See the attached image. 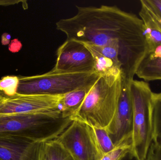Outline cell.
I'll return each instance as SVG.
<instances>
[{
    "label": "cell",
    "instance_id": "6da1fadb",
    "mask_svg": "<svg viewBox=\"0 0 161 160\" xmlns=\"http://www.w3.org/2000/svg\"><path fill=\"white\" fill-rule=\"evenodd\" d=\"M76 8L77 13L58 20L56 29L67 39L113 50L122 65V79L134 80L139 65L148 54L141 18L116 6Z\"/></svg>",
    "mask_w": 161,
    "mask_h": 160
},
{
    "label": "cell",
    "instance_id": "7a4b0ae2",
    "mask_svg": "<svg viewBox=\"0 0 161 160\" xmlns=\"http://www.w3.org/2000/svg\"><path fill=\"white\" fill-rule=\"evenodd\" d=\"M72 122L59 110L38 113L0 115V136L46 142L56 140Z\"/></svg>",
    "mask_w": 161,
    "mask_h": 160
},
{
    "label": "cell",
    "instance_id": "3957f363",
    "mask_svg": "<svg viewBox=\"0 0 161 160\" xmlns=\"http://www.w3.org/2000/svg\"><path fill=\"white\" fill-rule=\"evenodd\" d=\"M122 86V77L113 84L108 83L99 77L71 120L107 128L117 110Z\"/></svg>",
    "mask_w": 161,
    "mask_h": 160
},
{
    "label": "cell",
    "instance_id": "277c9868",
    "mask_svg": "<svg viewBox=\"0 0 161 160\" xmlns=\"http://www.w3.org/2000/svg\"><path fill=\"white\" fill-rule=\"evenodd\" d=\"M130 91L133 110L131 151L138 160H146L151 144L154 142L153 92L144 81L132 80Z\"/></svg>",
    "mask_w": 161,
    "mask_h": 160
},
{
    "label": "cell",
    "instance_id": "5b68a950",
    "mask_svg": "<svg viewBox=\"0 0 161 160\" xmlns=\"http://www.w3.org/2000/svg\"><path fill=\"white\" fill-rule=\"evenodd\" d=\"M99 76L94 72H68L52 69L32 76H19L17 94L23 95H64L94 84Z\"/></svg>",
    "mask_w": 161,
    "mask_h": 160
},
{
    "label": "cell",
    "instance_id": "8992f818",
    "mask_svg": "<svg viewBox=\"0 0 161 160\" xmlns=\"http://www.w3.org/2000/svg\"><path fill=\"white\" fill-rule=\"evenodd\" d=\"M75 160H99L100 157L87 124L72 121L56 139Z\"/></svg>",
    "mask_w": 161,
    "mask_h": 160
},
{
    "label": "cell",
    "instance_id": "52a82bcc",
    "mask_svg": "<svg viewBox=\"0 0 161 160\" xmlns=\"http://www.w3.org/2000/svg\"><path fill=\"white\" fill-rule=\"evenodd\" d=\"M63 95H23L6 96L0 103V115L38 113L59 110Z\"/></svg>",
    "mask_w": 161,
    "mask_h": 160
},
{
    "label": "cell",
    "instance_id": "ba28073f",
    "mask_svg": "<svg viewBox=\"0 0 161 160\" xmlns=\"http://www.w3.org/2000/svg\"><path fill=\"white\" fill-rule=\"evenodd\" d=\"M130 81L122 79V91L115 114L106 129L114 146L131 141L133 110L130 91Z\"/></svg>",
    "mask_w": 161,
    "mask_h": 160
},
{
    "label": "cell",
    "instance_id": "9c48e42d",
    "mask_svg": "<svg viewBox=\"0 0 161 160\" xmlns=\"http://www.w3.org/2000/svg\"><path fill=\"white\" fill-rule=\"evenodd\" d=\"M56 56V62L53 68L55 70L68 72H94L92 56L80 42L66 39L58 49Z\"/></svg>",
    "mask_w": 161,
    "mask_h": 160
},
{
    "label": "cell",
    "instance_id": "30bf717a",
    "mask_svg": "<svg viewBox=\"0 0 161 160\" xmlns=\"http://www.w3.org/2000/svg\"><path fill=\"white\" fill-rule=\"evenodd\" d=\"M44 143L20 137L0 136V160H41Z\"/></svg>",
    "mask_w": 161,
    "mask_h": 160
},
{
    "label": "cell",
    "instance_id": "8fae6325",
    "mask_svg": "<svg viewBox=\"0 0 161 160\" xmlns=\"http://www.w3.org/2000/svg\"><path fill=\"white\" fill-rule=\"evenodd\" d=\"M80 43L91 52L93 59L94 71L99 77L108 83L113 84L122 77L121 69L112 59L100 53L91 43Z\"/></svg>",
    "mask_w": 161,
    "mask_h": 160
},
{
    "label": "cell",
    "instance_id": "7c38bea8",
    "mask_svg": "<svg viewBox=\"0 0 161 160\" xmlns=\"http://www.w3.org/2000/svg\"><path fill=\"white\" fill-rule=\"evenodd\" d=\"M94 84L78 88L63 95L58 109L63 117L70 118L75 114Z\"/></svg>",
    "mask_w": 161,
    "mask_h": 160
},
{
    "label": "cell",
    "instance_id": "4fadbf2b",
    "mask_svg": "<svg viewBox=\"0 0 161 160\" xmlns=\"http://www.w3.org/2000/svg\"><path fill=\"white\" fill-rule=\"evenodd\" d=\"M139 16L142 21L143 33L148 48V54L161 44V31L155 25L145 10L141 7Z\"/></svg>",
    "mask_w": 161,
    "mask_h": 160
},
{
    "label": "cell",
    "instance_id": "5bb4252c",
    "mask_svg": "<svg viewBox=\"0 0 161 160\" xmlns=\"http://www.w3.org/2000/svg\"><path fill=\"white\" fill-rule=\"evenodd\" d=\"M136 75L147 82L161 80V58L146 56L139 65Z\"/></svg>",
    "mask_w": 161,
    "mask_h": 160
},
{
    "label": "cell",
    "instance_id": "9a60e30c",
    "mask_svg": "<svg viewBox=\"0 0 161 160\" xmlns=\"http://www.w3.org/2000/svg\"><path fill=\"white\" fill-rule=\"evenodd\" d=\"M89 127L91 136L101 157L114 149L115 146L106 129L90 126Z\"/></svg>",
    "mask_w": 161,
    "mask_h": 160
},
{
    "label": "cell",
    "instance_id": "2e32d148",
    "mask_svg": "<svg viewBox=\"0 0 161 160\" xmlns=\"http://www.w3.org/2000/svg\"><path fill=\"white\" fill-rule=\"evenodd\" d=\"M43 152L48 160H75L69 152L56 140L44 143Z\"/></svg>",
    "mask_w": 161,
    "mask_h": 160
},
{
    "label": "cell",
    "instance_id": "e0dca14e",
    "mask_svg": "<svg viewBox=\"0 0 161 160\" xmlns=\"http://www.w3.org/2000/svg\"><path fill=\"white\" fill-rule=\"evenodd\" d=\"M153 106L154 142L161 141V93H153Z\"/></svg>",
    "mask_w": 161,
    "mask_h": 160
},
{
    "label": "cell",
    "instance_id": "ac0fdd59",
    "mask_svg": "<svg viewBox=\"0 0 161 160\" xmlns=\"http://www.w3.org/2000/svg\"><path fill=\"white\" fill-rule=\"evenodd\" d=\"M131 151V141L115 146L113 149L101 157L99 160H123Z\"/></svg>",
    "mask_w": 161,
    "mask_h": 160
},
{
    "label": "cell",
    "instance_id": "d6986e66",
    "mask_svg": "<svg viewBox=\"0 0 161 160\" xmlns=\"http://www.w3.org/2000/svg\"><path fill=\"white\" fill-rule=\"evenodd\" d=\"M19 84V77L7 76L0 80V91L6 96H12L17 94Z\"/></svg>",
    "mask_w": 161,
    "mask_h": 160
},
{
    "label": "cell",
    "instance_id": "ffe728a7",
    "mask_svg": "<svg viewBox=\"0 0 161 160\" xmlns=\"http://www.w3.org/2000/svg\"><path fill=\"white\" fill-rule=\"evenodd\" d=\"M141 7L142 8L145 10L147 15L153 21L157 27L161 31V18L146 3L145 0H142L140 1Z\"/></svg>",
    "mask_w": 161,
    "mask_h": 160
},
{
    "label": "cell",
    "instance_id": "44dd1931",
    "mask_svg": "<svg viewBox=\"0 0 161 160\" xmlns=\"http://www.w3.org/2000/svg\"><path fill=\"white\" fill-rule=\"evenodd\" d=\"M146 160H161V141L151 144Z\"/></svg>",
    "mask_w": 161,
    "mask_h": 160
},
{
    "label": "cell",
    "instance_id": "7402d4cb",
    "mask_svg": "<svg viewBox=\"0 0 161 160\" xmlns=\"http://www.w3.org/2000/svg\"><path fill=\"white\" fill-rule=\"evenodd\" d=\"M145 2L161 18V0H145Z\"/></svg>",
    "mask_w": 161,
    "mask_h": 160
},
{
    "label": "cell",
    "instance_id": "603a6c76",
    "mask_svg": "<svg viewBox=\"0 0 161 160\" xmlns=\"http://www.w3.org/2000/svg\"><path fill=\"white\" fill-rule=\"evenodd\" d=\"M22 46L21 42L17 39H15L10 41L8 45V50L11 53H15L19 52L21 49Z\"/></svg>",
    "mask_w": 161,
    "mask_h": 160
},
{
    "label": "cell",
    "instance_id": "cb8c5ba5",
    "mask_svg": "<svg viewBox=\"0 0 161 160\" xmlns=\"http://www.w3.org/2000/svg\"><path fill=\"white\" fill-rule=\"evenodd\" d=\"M146 56L150 58H161V44L156 48L154 51L147 54Z\"/></svg>",
    "mask_w": 161,
    "mask_h": 160
},
{
    "label": "cell",
    "instance_id": "d4e9b609",
    "mask_svg": "<svg viewBox=\"0 0 161 160\" xmlns=\"http://www.w3.org/2000/svg\"><path fill=\"white\" fill-rule=\"evenodd\" d=\"M1 43L3 45H9L11 39V35L8 33H4L2 35L1 37Z\"/></svg>",
    "mask_w": 161,
    "mask_h": 160
},
{
    "label": "cell",
    "instance_id": "484cf974",
    "mask_svg": "<svg viewBox=\"0 0 161 160\" xmlns=\"http://www.w3.org/2000/svg\"><path fill=\"white\" fill-rule=\"evenodd\" d=\"M123 160H138L134 157V156L132 155L131 153H129L125 158Z\"/></svg>",
    "mask_w": 161,
    "mask_h": 160
},
{
    "label": "cell",
    "instance_id": "4316f807",
    "mask_svg": "<svg viewBox=\"0 0 161 160\" xmlns=\"http://www.w3.org/2000/svg\"><path fill=\"white\" fill-rule=\"evenodd\" d=\"M5 97L6 95H5L1 91H0V103L5 99Z\"/></svg>",
    "mask_w": 161,
    "mask_h": 160
},
{
    "label": "cell",
    "instance_id": "83f0119b",
    "mask_svg": "<svg viewBox=\"0 0 161 160\" xmlns=\"http://www.w3.org/2000/svg\"><path fill=\"white\" fill-rule=\"evenodd\" d=\"M41 160H47L46 157H45V155H44V152H43V150H42V155Z\"/></svg>",
    "mask_w": 161,
    "mask_h": 160
}]
</instances>
